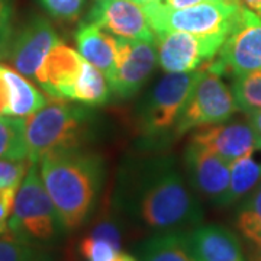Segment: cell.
<instances>
[{
    "label": "cell",
    "instance_id": "6da1fadb",
    "mask_svg": "<svg viewBox=\"0 0 261 261\" xmlns=\"http://www.w3.org/2000/svg\"><path fill=\"white\" fill-rule=\"evenodd\" d=\"M113 209L145 232L190 231L203 221L199 196L186 183L177 159L164 151H138L118 170Z\"/></svg>",
    "mask_w": 261,
    "mask_h": 261
},
{
    "label": "cell",
    "instance_id": "7a4b0ae2",
    "mask_svg": "<svg viewBox=\"0 0 261 261\" xmlns=\"http://www.w3.org/2000/svg\"><path fill=\"white\" fill-rule=\"evenodd\" d=\"M39 173L65 232L82 228L93 214L105 185L102 155L86 148L54 151L41 159Z\"/></svg>",
    "mask_w": 261,
    "mask_h": 261
},
{
    "label": "cell",
    "instance_id": "3957f363",
    "mask_svg": "<svg viewBox=\"0 0 261 261\" xmlns=\"http://www.w3.org/2000/svg\"><path fill=\"white\" fill-rule=\"evenodd\" d=\"M199 73H167L141 97L132 118L138 151H166L178 140V121Z\"/></svg>",
    "mask_w": 261,
    "mask_h": 261
},
{
    "label": "cell",
    "instance_id": "277c9868",
    "mask_svg": "<svg viewBox=\"0 0 261 261\" xmlns=\"http://www.w3.org/2000/svg\"><path fill=\"white\" fill-rule=\"evenodd\" d=\"M97 121L99 116L92 106L64 100L47 103L27 118L28 160L38 164L49 152L84 148L97 132Z\"/></svg>",
    "mask_w": 261,
    "mask_h": 261
},
{
    "label": "cell",
    "instance_id": "5b68a950",
    "mask_svg": "<svg viewBox=\"0 0 261 261\" xmlns=\"http://www.w3.org/2000/svg\"><path fill=\"white\" fill-rule=\"evenodd\" d=\"M8 232L39 248L56 244L65 233L56 206L41 178L38 164L29 166L16 192Z\"/></svg>",
    "mask_w": 261,
    "mask_h": 261
},
{
    "label": "cell",
    "instance_id": "8992f818",
    "mask_svg": "<svg viewBox=\"0 0 261 261\" xmlns=\"http://www.w3.org/2000/svg\"><path fill=\"white\" fill-rule=\"evenodd\" d=\"M241 6L243 5L211 0L185 9H171L160 2L149 3L142 8L155 35L170 31H181L199 37L226 39Z\"/></svg>",
    "mask_w": 261,
    "mask_h": 261
},
{
    "label": "cell",
    "instance_id": "52a82bcc",
    "mask_svg": "<svg viewBox=\"0 0 261 261\" xmlns=\"http://www.w3.org/2000/svg\"><path fill=\"white\" fill-rule=\"evenodd\" d=\"M238 111L232 90L224 83L222 77L202 67L180 116L177 138L189 130L229 121Z\"/></svg>",
    "mask_w": 261,
    "mask_h": 261
},
{
    "label": "cell",
    "instance_id": "ba28073f",
    "mask_svg": "<svg viewBox=\"0 0 261 261\" xmlns=\"http://www.w3.org/2000/svg\"><path fill=\"white\" fill-rule=\"evenodd\" d=\"M203 68L221 77L261 71L260 16L241 6L221 49Z\"/></svg>",
    "mask_w": 261,
    "mask_h": 261
},
{
    "label": "cell",
    "instance_id": "9c48e42d",
    "mask_svg": "<svg viewBox=\"0 0 261 261\" xmlns=\"http://www.w3.org/2000/svg\"><path fill=\"white\" fill-rule=\"evenodd\" d=\"M159 64L154 42L116 37V57L112 73L108 77L113 97L126 100L147 84Z\"/></svg>",
    "mask_w": 261,
    "mask_h": 261
},
{
    "label": "cell",
    "instance_id": "30bf717a",
    "mask_svg": "<svg viewBox=\"0 0 261 261\" xmlns=\"http://www.w3.org/2000/svg\"><path fill=\"white\" fill-rule=\"evenodd\" d=\"M225 39L199 37L181 31L155 35L159 65L166 73H190L212 61Z\"/></svg>",
    "mask_w": 261,
    "mask_h": 261
},
{
    "label": "cell",
    "instance_id": "8fae6325",
    "mask_svg": "<svg viewBox=\"0 0 261 261\" xmlns=\"http://www.w3.org/2000/svg\"><path fill=\"white\" fill-rule=\"evenodd\" d=\"M183 161L189 185L196 195L212 205L226 207L231 186V164L192 141H189L185 149Z\"/></svg>",
    "mask_w": 261,
    "mask_h": 261
},
{
    "label": "cell",
    "instance_id": "7c38bea8",
    "mask_svg": "<svg viewBox=\"0 0 261 261\" xmlns=\"http://www.w3.org/2000/svg\"><path fill=\"white\" fill-rule=\"evenodd\" d=\"M63 39L47 18L31 15L13 34L6 60L25 77H35L39 65Z\"/></svg>",
    "mask_w": 261,
    "mask_h": 261
},
{
    "label": "cell",
    "instance_id": "4fadbf2b",
    "mask_svg": "<svg viewBox=\"0 0 261 261\" xmlns=\"http://www.w3.org/2000/svg\"><path fill=\"white\" fill-rule=\"evenodd\" d=\"M84 20L115 37L155 44V34L145 10L134 0H94Z\"/></svg>",
    "mask_w": 261,
    "mask_h": 261
},
{
    "label": "cell",
    "instance_id": "5bb4252c",
    "mask_svg": "<svg viewBox=\"0 0 261 261\" xmlns=\"http://www.w3.org/2000/svg\"><path fill=\"white\" fill-rule=\"evenodd\" d=\"M84 58L64 42L53 48L39 65L35 82L53 99L74 100V87Z\"/></svg>",
    "mask_w": 261,
    "mask_h": 261
},
{
    "label": "cell",
    "instance_id": "9a60e30c",
    "mask_svg": "<svg viewBox=\"0 0 261 261\" xmlns=\"http://www.w3.org/2000/svg\"><path fill=\"white\" fill-rule=\"evenodd\" d=\"M232 164L261 142V135L248 121H226L196 129L190 138Z\"/></svg>",
    "mask_w": 261,
    "mask_h": 261
},
{
    "label": "cell",
    "instance_id": "2e32d148",
    "mask_svg": "<svg viewBox=\"0 0 261 261\" xmlns=\"http://www.w3.org/2000/svg\"><path fill=\"white\" fill-rule=\"evenodd\" d=\"M187 240L197 261H247L240 237L224 225H197Z\"/></svg>",
    "mask_w": 261,
    "mask_h": 261
},
{
    "label": "cell",
    "instance_id": "e0dca14e",
    "mask_svg": "<svg viewBox=\"0 0 261 261\" xmlns=\"http://www.w3.org/2000/svg\"><path fill=\"white\" fill-rule=\"evenodd\" d=\"M74 39L80 56L97 67L108 79L115 67L116 37L94 23L83 20L75 31Z\"/></svg>",
    "mask_w": 261,
    "mask_h": 261
},
{
    "label": "cell",
    "instance_id": "ac0fdd59",
    "mask_svg": "<svg viewBox=\"0 0 261 261\" xmlns=\"http://www.w3.org/2000/svg\"><path fill=\"white\" fill-rule=\"evenodd\" d=\"M138 261H197L187 231L155 233L138 247Z\"/></svg>",
    "mask_w": 261,
    "mask_h": 261
},
{
    "label": "cell",
    "instance_id": "d6986e66",
    "mask_svg": "<svg viewBox=\"0 0 261 261\" xmlns=\"http://www.w3.org/2000/svg\"><path fill=\"white\" fill-rule=\"evenodd\" d=\"M261 181V142L231 164V186L228 206L251 193Z\"/></svg>",
    "mask_w": 261,
    "mask_h": 261
},
{
    "label": "cell",
    "instance_id": "ffe728a7",
    "mask_svg": "<svg viewBox=\"0 0 261 261\" xmlns=\"http://www.w3.org/2000/svg\"><path fill=\"white\" fill-rule=\"evenodd\" d=\"M5 74L10 89L9 116L28 118L47 105V97L29 83L25 75L16 73L8 65H5Z\"/></svg>",
    "mask_w": 261,
    "mask_h": 261
},
{
    "label": "cell",
    "instance_id": "44dd1931",
    "mask_svg": "<svg viewBox=\"0 0 261 261\" xmlns=\"http://www.w3.org/2000/svg\"><path fill=\"white\" fill-rule=\"evenodd\" d=\"M111 86L102 71L84 60L74 87V100L86 106H103L111 100Z\"/></svg>",
    "mask_w": 261,
    "mask_h": 261
},
{
    "label": "cell",
    "instance_id": "7402d4cb",
    "mask_svg": "<svg viewBox=\"0 0 261 261\" xmlns=\"http://www.w3.org/2000/svg\"><path fill=\"white\" fill-rule=\"evenodd\" d=\"M25 128L27 118H0V160L28 159Z\"/></svg>",
    "mask_w": 261,
    "mask_h": 261
},
{
    "label": "cell",
    "instance_id": "603a6c76",
    "mask_svg": "<svg viewBox=\"0 0 261 261\" xmlns=\"http://www.w3.org/2000/svg\"><path fill=\"white\" fill-rule=\"evenodd\" d=\"M232 94L241 112L261 111V71L233 75Z\"/></svg>",
    "mask_w": 261,
    "mask_h": 261
},
{
    "label": "cell",
    "instance_id": "cb8c5ba5",
    "mask_svg": "<svg viewBox=\"0 0 261 261\" xmlns=\"http://www.w3.org/2000/svg\"><path fill=\"white\" fill-rule=\"evenodd\" d=\"M0 261H53L44 248L35 247L13 237L0 235Z\"/></svg>",
    "mask_w": 261,
    "mask_h": 261
},
{
    "label": "cell",
    "instance_id": "d4e9b609",
    "mask_svg": "<svg viewBox=\"0 0 261 261\" xmlns=\"http://www.w3.org/2000/svg\"><path fill=\"white\" fill-rule=\"evenodd\" d=\"M237 229L245 243L247 261H261V222L251 215L237 212Z\"/></svg>",
    "mask_w": 261,
    "mask_h": 261
},
{
    "label": "cell",
    "instance_id": "484cf974",
    "mask_svg": "<svg viewBox=\"0 0 261 261\" xmlns=\"http://www.w3.org/2000/svg\"><path fill=\"white\" fill-rule=\"evenodd\" d=\"M79 248L86 261H116L122 252V248L111 241L89 233L80 241Z\"/></svg>",
    "mask_w": 261,
    "mask_h": 261
},
{
    "label": "cell",
    "instance_id": "4316f807",
    "mask_svg": "<svg viewBox=\"0 0 261 261\" xmlns=\"http://www.w3.org/2000/svg\"><path fill=\"white\" fill-rule=\"evenodd\" d=\"M38 3L51 18L73 22L80 18L87 0H38Z\"/></svg>",
    "mask_w": 261,
    "mask_h": 261
},
{
    "label": "cell",
    "instance_id": "83f0119b",
    "mask_svg": "<svg viewBox=\"0 0 261 261\" xmlns=\"http://www.w3.org/2000/svg\"><path fill=\"white\" fill-rule=\"evenodd\" d=\"M32 163L25 160H0V189H19Z\"/></svg>",
    "mask_w": 261,
    "mask_h": 261
},
{
    "label": "cell",
    "instance_id": "f1b7e54d",
    "mask_svg": "<svg viewBox=\"0 0 261 261\" xmlns=\"http://www.w3.org/2000/svg\"><path fill=\"white\" fill-rule=\"evenodd\" d=\"M13 0H0V60H6L10 41L15 34Z\"/></svg>",
    "mask_w": 261,
    "mask_h": 261
},
{
    "label": "cell",
    "instance_id": "f546056e",
    "mask_svg": "<svg viewBox=\"0 0 261 261\" xmlns=\"http://www.w3.org/2000/svg\"><path fill=\"white\" fill-rule=\"evenodd\" d=\"M89 235L93 237H99V238H105L108 241L113 243L116 247L122 248V241H123V233H122L121 224L112 218L109 215L100 216L94 225L92 226V229L89 231Z\"/></svg>",
    "mask_w": 261,
    "mask_h": 261
},
{
    "label": "cell",
    "instance_id": "4dcf8cb0",
    "mask_svg": "<svg viewBox=\"0 0 261 261\" xmlns=\"http://www.w3.org/2000/svg\"><path fill=\"white\" fill-rule=\"evenodd\" d=\"M16 192L18 189H0V235L8 232V222Z\"/></svg>",
    "mask_w": 261,
    "mask_h": 261
},
{
    "label": "cell",
    "instance_id": "1f68e13d",
    "mask_svg": "<svg viewBox=\"0 0 261 261\" xmlns=\"http://www.w3.org/2000/svg\"><path fill=\"white\" fill-rule=\"evenodd\" d=\"M238 211L251 215L252 218H255L257 221L261 222V181L255 186L251 193L245 196V199H244V202L241 203Z\"/></svg>",
    "mask_w": 261,
    "mask_h": 261
},
{
    "label": "cell",
    "instance_id": "d6a6232c",
    "mask_svg": "<svg viewBox=\"0 0 261 261\" xmlns=\"http://www.w3.org/2000/svg\"><path fill=\"white\" fill-rule=\"evenodd\" d=\"M10 89L5 74V65L0 64V118L9 116Z\"/></svg>",
    "mask_w": 261,
    "mask_h": 261
},
{
    "label": "cell",
    "instance_id": "836d02e7",
    "mask_svg": "<svg viewBox=\"0 0 261 261\" xmlns=\"http://www.w3.org/2000/svg\"><path fill=\"white\" fill-rule=\"evenodd\" d=\"M159 2L167 8H171V9H185V8L196 6L199 3L211 2V0H159Z\"/></svg>",
    "mask_w": 261,
    "mask_h": 261
},
{
    "label": "cell",
    "instance_id": "e575fe53",
    "mask_svg": "<svg viewBox=\"0 0 261 261\" xmlns=\"http://www.w3.org/2000/svg\"><path fill=\"white\" fill-rule=\"evenodd\" d=\"M247 116V121L251 123L252 126L255 128V130L261 135V111H250V112H245Z\"/></svg>",
    "mask_w": 261,
    "mask_h": 261
},
{
    "label": "cell",
    "instance_id": "d590c367",
    "mask_svg": "<svg viewBox=\"0 0 261 261\" xmlns=\"http://www.w3.org/2000/svg\"><path fill=\"white\" fill-rule=\"evenodd\" d=\"M243 2L247 5L248 9L261 18V0H243Z\"/></svg>",
    "mask_w": 261,
    "mask_h": 261
},
{
    "label": "cell",
    "instance_id": "8d00e7d4",
    "mask_svg": "<svg viewBox=\"0 0 261 261\" xmlns=\"http://www.w3.org/2000/svg\"><path fill=\"white\" fill-rule=\"evenodd\" d=\"M116 261H138L134 255H130L128 252H121L119 257L116 258Z\"/></svg>",
    "mask_w": 261,
    "mask_h": 261
},
{
    "label": "cell",
    "instance_id": "74e56055",
    "mask_svg": "<svg viewBox=\"0 0 261 261\" xmlns=\"http://www.w3.org/2000/svg\"><path fill=\"white\" fill-rule=\"evenodd\" d=\"M137 3H140L141 6H145V5H149V3H154V2H159V0H134Z\"/></svg>",
    "mask_w": 261,
    "mask_h": 261
},
{
    "label": "cell",
    "instance_id": "f35d334b",
    "mask_svg": "<svg viewBox=\"0 0 261 261\" xmlns=\"http://www.w3.org/2000/svg\"><path fill=\"white\" fill-rule=\"evenodd\" d=\"M225 3H229V5H241V0H221Z\"/></svg>",
    "mask_w": 261,
    "mask_h": 261
}]
</instances>
